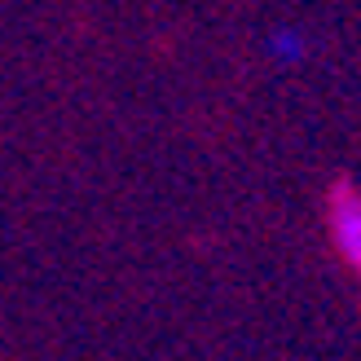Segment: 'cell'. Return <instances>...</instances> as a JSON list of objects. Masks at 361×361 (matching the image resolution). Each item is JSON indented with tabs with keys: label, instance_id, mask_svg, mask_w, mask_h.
I'll use <instances>...</instances> for the list:
<instances>
[{
	"label": "cell",
	"instance_id": "6da1fadb",
	"mask_svg": "<svg viewBox=\"0 0 361 361\" xmlns=\"http://www.w3.org/2000/svg\"><path fill=\"white\" fill-rule=\"evenodd\" d=\"M335 221H339V243H344L348 260L361 264V203H353V212L344 207V212L335 216Z\"/></svg>",
	"mask_w": 361,
	"mask_h": 361
}]
</instances>
